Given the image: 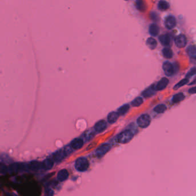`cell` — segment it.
I'll use <instances>...</instances> for the list:
<instances>
[{
  "label": "cell",
  "mask_w": 196,
  "mask_h": 196,
  "mask_svg": "<svg viewBox=\"0 0 196 196\" xmlns=\"http://www.w3.org/2000/svg\"><path fill=\"white\" fill-rule=\"evenodd\" d=\"M133 137V133L132 131L127 130L120 132L116 137V141L120 144H127L130 142Z\"/></svg>",
  "instance_id": "6da1fadb"
},
{
  "label": "cell",
  "mask_w": 196,
  "mask_h": 196,
  "mask_svg": "<svg viewBox=\"0 0 196 196\" xmlns=\"http://www.w3.org/2000/svg\"><path fill=\"white\" fill-rule=\"evenodd\" d=\"M89 166V162L85 158L80 157L76 160L75 168L79 172H86L88 169Z\"/></svg>",
  "instance_id": "7a4b0ae2"
},
{
  "label": "cell",
  "mask_w": 196,
  "mask_h": 196,
  "mask_svg": "<svg viewBox=\"0 0 196 196\" xmlns=\"http://www.w3.org/2000/svg\"><path fill=\"white\" fill-rule=\"evenodd\" d=\"M151 123V117L147 114H143L137 119V124L142 128L148 127Z\"/></svg>",
  "instance_id": "3957f363"
},
{
  "label": "cell",
  "mask_w": 196,
  "mask_h": 196,
  "mask_svg": "<svg viewBox=\"0 0 196 196\" xmlns=\"http://www.w3.org/2000/svg\"><path fill=\"white\" fill-rule=\"evenodd\" d=\"M111 146L108 143H104L99 146L95 150V155L98 158L102 157L108 153L111 149Z\"/></svg>",
  "instance_id": "277c9868"
},
{
  "label": "cell",
  "mask_w": 196,
  "mask_h": 196,
  "mask_svg": "<svg viewBox=\"0 0 196 196\" xmlns=\"http://www.w3.org/2000/svg\"><path fill=\"white\" fill-rule=\"evenodd\" d=\"M162 68L165 74L168 77L172 76L176 71L174 68V66L168 61H166L163 63Z\"/></svg>",
  "instance_id": "5b68a950"
},
{
  "label": "cell",
  "mask_w": 196,
  "mask_h": 196,
  "mask_svg": "<svg viewBox=\"0 0 196 196\" xmlns=\"http://www.w3.org/2000/svg\"><path fill=\"white\" fill-rule=\"evenodd\" d=\"M108 127L107 122L104 120H100L95 123L94 126V130L97 133H101L107 129Z\"/></svg>",
  "instance_id": "8992f818"
},
{
  "label": "cell",
  "mask_w": 196,
  "mask_h": 196,
  "mask_svg": "<svg viewBox=\"0 0 196 196\" xmlns=\"http://www.w3.org/2000/svg\"><path fill=\"white\" fill-rule=\"evenodd\" d=\"M175 45L179 48H184L187 44V39L184 35H179L176 36L174 40Z\"/></svg>",
  "instance_id": "52a82bcc"
},
{
  "label": "cell",
  "mask_w": 196,
  "mask_h": 196,
  "mask_svg": "<svg viewBox=\"0 0 196 196\" xmlns=\"http://www.w3.org/2000/svg\"><path fill=\"white\" fill-rule=\"evenodd\" d=\"M165 24L168 30H172L177 24L175 18L172 16H169L165 20Z\"/></svg>",
  "instance_id": "ba28073f"
},
{
  "label": "cell",
  "mask_w": 196,
  "mask_h": 196,
  "mask_svg": "<svg viewBox=\"0 0 196 196\" xmlns=\"http://www.w3.org/2000/svg\"><path fill=\"white\" fill-rule=\"evenodd\" d=\"M70 146L74 149L78 150L81 149L83 146V140L82 138H75L74 139L71 143Z\"/></svg>",
  "instance_id": "9c48e42d"
},
{
  "label": "cell",
  "mask_w": 196,
  "mask_h": 196,
  "mask_svg": "<svg viewBox=\"0 0 196 196\" xmlns=\"http://www.w3.org/2000/svg\"><path fill=\"white\" fill-rule=\"evenodd\" d=\"M169 81L167 78H162L160 81L155 85V89L156 91L162 90L166 88L169 84Z\"/></svg>",
  "instance_id": "30bf717a"
},
{
  "label": "cell",
  "mask_w": 196,
  "mask_h": 196,
  "mask_svg": "<svg viewBox=\"0 0 196 196\" xmlns=\"http://www.w3.org/2000/svg\"><path fill=\"white\" fill-rule=\"evenodd\" d=\"M66 157L65 154L63 150V149H59L57 151H56L53 154V160L56 162L58 163L61 162L63 159H64Z\"/></svg>",
  "instance_id": "8fae6325"
},
{
  "label": "cell",
  "mask_w": 196,
  "mask_h": 196,
  "mask_svg": "<svg viewBox=\"0 0 196 196\" xmlns=\"http://www.w3.org/2000/svg\"><path fill=\"white\" fill-rule=\"evenodd\" d=\"M156 89H155V85H153L151 86H150L147 89L144 90L142 93V95L145 97V98H149V97H151L153 95H154L156 92Z\"/></svg>",
  "instance_id": "7c38bea8"
},
{
  "label": "cell",
  "mask_w": 196,
  "mask_h": 196,
  "mask_svg": "<svg viewBox=\"0 0 196 196\" xmlns=\"http://www.w3.org/2000/svg\"><path fill=\"white\" fill-rule=\"evenodd\" d=\"M119 113L117 112H111L107 116V121L109 124H113L117 121L119 117Z\"/></svg>",
  "instance_id": "4fadbf2b"
},
{
  "label": "cell",
  "mask_w": 196,
  "mask_h": 196,
  "mask_svg": "<svg viewBox=\"0 0 196 196\" xmlns=\"http://www.w3.org/2000/svg\"><path fill=\"white\" fill-rule=\"evenodd\" d=\"M69 174L66 169H62L57 174V179L60 182H63L66 181L69 178Z\"/></svg>",
  "instance_id": "5bb4252c"
},
{
  "label": "cell",
  "mask_w": 196,
  "mask_h": 196,
  "mask_svg": "<svg viewBox=\"0 0 196 196\" xmlns=\"http://www.w3.org/2000/svg\"><path fill=\"white\" fill-rule=\"evenodd\" d=\"M28 169H30L32 171H37L43 168L42 163L35 160L31 162L29 164H28Z\"/></svg>",
  "instance_id": "9a60e30c"
},
{
  "label": "cell",
  "mask_w": 196,
  "mask_h": 196,
  "mask_svg": "<svg viewBox=\"0 0 196 196\" xmlns=\"http://www.w3.org/2000/svg\"><path fill=\"white\" fill-rule=\"evenodd\" d=\"M159 27L157 24H151L149 27V33L152 36H157L159 33Z\"/></svg>",
  "instance_id": "2e32d148"
},
{
  "label": "cell",
  "mask_w": 196,
  "mask_h": 196,
  "mask_svg": "<svg viewBox=\"0 0 196 196\" xmlns=\"http://www.w3.org/2000/svg\"><path fill=\"white\" fill-rule=\"evenodd\" d=\"M53 161L54 160L51 158L46 159L42 162L43 169H44V170H46L51 169L53 166V164H54Z\"/></svg>",
  "instance_id": "e0dca14e"
},
{
  "label": "cell",
  "mask_w": 196,
  "mask_h": 196,
  "mask_svg": "<svg viewBox=\"0 0 196 196\" xmlns=\"http://www.w3.org/2000/svg\"><path fill=\"white\" fill-rule=\"evenodd\" d=\"M159 40L161 44L163 46H168L170 43V37L167 34L162 35L159 37Z\"/></svg>",
  "instance_id": "ac0fdd59"
},
{
  "label": "cell",
  "mask_w": 196,
  "mask_h": 196,
  "mask_svg": "<svg viewBox=\"0 0 196 196\" xmlns=\"http://www.w3.org/2000/svg\"><path fill=\"white\" fill-rule=\"evenodd\" d=\"M130 109V105L128 104H124V105H122V106H121L120 108H119L117 109V112L119 113V115L123 116V115H124L128 112Z\"/></svg>",
  "instance_id": "d6986e66"
},
{
  "label": "cell",
  "mask_w": 196,
  "mask_h": 196,
  "mask_svg": "<svg viewBox=\"0 0 196 196\" xmlns=\"http://www.w3.org/2000/svg\"><path fill=\"white\" fill-rule=\"evenodd\" d=\"M146 44L149 49L154 50L157 46V42L154 38L149 37L146 41Z\"/></svg>",
  "instance_id": "ffe728a7"
},
{
  "label": "cell",
  "mask_w": 196,
  "mask_h": 196,
  "mask_svg": "<svg viewBox=\"0 0 196 196\" xmlns=\"http://www.w3.org/2000/svg\"><path fill=\"white\" fill-rule=\"evenodd\" d=\"M187 53L191 58L196 59V47L194 46H190L187 48Z\"/></svg>",
  "instance_id": "44dd1931"
},
{
  "label": "cell",
  "mask_w": 196,
  "mask_h": 196,
  "mask_svg": "<svg viewBox=\"0 0 196 196\" xmlns=\"http://www.w3.org/2000/svg\"><path fill=\"white\" fill-rule=\"evenodd\" d=\"M162 54L166 59H171L173 55L172 49L169 47L164 48L162 50Z\"/></svg>",
  "instance_id": "7402d4cb"
},
{
  "label": "cell",
  "mask_w": 196,
  "mask_h": 196,
  "mask_svg": "<svg viewBox=\"0 0 196 196\" xmlns=\"http://www.w3.org/2000/svg\"><path fill=\"white\" fill-rule=\"evenodd\" d=\"M158 9L161 11H165L169 8L170 5L169 2L166 1H160L158 3Z\"/></svg>",
  "instance_id": "603a6c76"
},
{
  "label": "cell",
  "mask_w": 196,
  "mask_h": 196,
  "mask_svg": "<svg viewBox=\"0 0 196 196\" xmlns=\"http://www.w3.org/2000/svg\"><path fill=\"white\" fill-rule=\"evenodd\" d=\"M185 98V96L182 93H179L176 94L172 97V102L173 103H178L181 101H183Z\"/></svg>",
  "instance_id": "cb8c5ba5"
},
{
  "label": "cell",
  "mask_w": 196,
  "mask_h": 196,
  "mask_svg": "<svg viewBox=\"0 0 196 196\" xmlns=\"http://www.w3.org/2000/svg\"><path fill=\"white\" fill-rule=\"evenodd\" d=\"M136 6L137 8L141 12H144L146 10V3L142 0H138L136 2Z\"/></svg>",
  "instance_id": "d4e9b609"
},
{
  "label": "cell",
  "mask_w": 196,
  "mask_h": 196,
  "mask_svg": "<svg viewBox=\"0 0 196 196\" xmlns=\"http://www.w3.org/2000/svg\"><path fill=\"white\" fill-rule=\"evenodd\" d=\"M82 135L86 141H89L95 136V131L92 130H89L88 131H85Z\"/></svg>",
  "instance_id": "484cf974"
},
{
  "label": "cell",
  "mask_w": 196,
  "mask_h": 196,
  "mask_svg": "<svg viewBox=\"0 0 196 196\" xmlns=\"http://www.w3.org/2000/svg\"><path fill=\"white\" fill-rule=\"evenodd\" d=\"M167 107L164 104H160L155 107L154 109V112L157 113H164L166 111Z\"/></svg>",
  "instance_id": "4316f807"
},
{
  "label": "cell",
  "mask_w": 196,
  "mask_h": 196,
  "mask_svg": "<svg viewBox=\"0 0 196 196\" xmlns=\"http://www.w3.org/2000/svg\"><path fill=\"white\" fill-rule=\"evenodd\" d=\"M143 102V98L141 97H137L131 102L132 106L134 107H138L140 106Z\"/></svg>",
  "instance_id": "83f0119b"
},
{
  "label": "cell",
  "mask_w": 196,
  "mask_h": 196,
  "mask_svg": "<svg viewBox=\"0 0 196 196\" xmlns=\"http://www.w3.org/2000/svg\"><path fill=\"white\" fill-rule=\"evenodd\" d=\"M188 82H189V79L185 78L184 79L181 80V81H179L178 83H177L174 86V90H177V89H179L182 86H184L185 85H186Z\"/></svg>",
  "instance_id": "f1b7e54d"
},
{
  "label": "cell",
  "mask_w": 196,
  "mask_h": 196,
  "mask_svg": "<svg viewBox=\"0 0 196 196\" xmlns=\"http://www.w3.org/2000/svg\"><path fill=\"white\" fill-rule=\"evenodd\" d=\"M72 149H73L71 147L70 145V146L69 145L66 146L63 149V151H64V153L65 154L66 157L72 153Z\"/></svg>",
  "instance_id": "f546056e"
},
{
  "label": "cell",
  "mask_w": 196,
  "mask_h": 196,
  "mask_svg": "<svg viewBox=\"0 0 196 196\" xmlns=\"http://www.w3.org/2000/svg\"><path fill=\"white\" fill-rule=\"evenodd\" d=\"M195 75H196V67H193L188 71V72L186 76V78L189 79V78Z\"/></svg>",
  "instance_id": "4dcf8cb0"
},
{
  "label": "cell",
  "mask_w": 196,
  "mask_h": 196,
  "mask_svg": "<svg viewBox=\"0 0 196 196\" xmlns=\"http://www.w3.org/2000/svg\"><path fill=\"white\" fill-rule=\"evenodd\" d=\"M151 18L154 21H157L158 20V16L157 14L155 12H152L151 13Z\"/></svg>",
  "instance_id": "1f68e13d"
},
{
  "label": "cell",
  "mask_w": 196,
  "mask_h": 196,
  "mask_svg": "<svg viewBox=\"0 0 196 196\" xmlns=\"http://www.w3.org/2000/svg\"><path fill=\"white\" fill-rule=\"evenodd\" d=\"M53 190H51V189H48L46 191V196H53Z\"/></svg>",
  "instance_id": "d6a6232c"
},
{
  "label": "cell",
  "mask_w": 196,
  "mask_h": 196,
  "mask_svg": "<svg viewBox=\"0 0 196 196\" xmlns=\"http://www.w3.org/2000/svg\"><path fill=\"white\" fill-rule=\"evenodd\" d=\"M189 93L190 94H196V87H194V88H190L189 90Z\"/></svg>",
  "instance_id": "836d02e7"
}]
</instances>
